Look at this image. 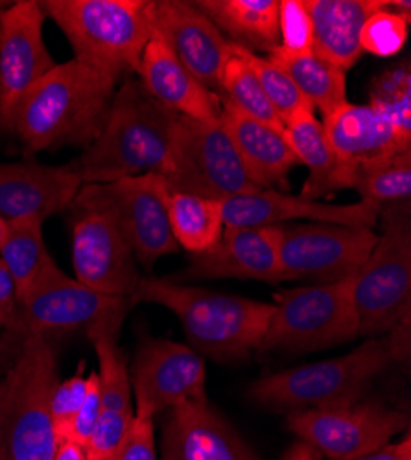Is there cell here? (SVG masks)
Masks as SVG:
<instances>
[{"label": "cell", "instance_id": "obj_13", "mask_svg": "<svg viewBox=\"0 0 411 460\" xmlns=\"http://www.w3.org/2000/svg\"><path fill=\"white\" fill-rule=\"evenodd\" d=\"M131 298L98 293L65 275L56 261L19 300L17 335H59L89 330L94 323L130 312Z\"/></svg>", "mask_w": 411, "mask_h": 460}, {"label": "cell", "instance_id": "obj_39", "mask_svg": "<svg viewBox=\"0 0 411 460\" xmlns=\"http://www.w3.org/2000/svg\"><path fill=\"white\" fill-rule=\"evenodd\" d=\"M113 460H157L154 420L133 416L131 426Z\"/></svg>", "mask_w": 411, "mask_h": 460}, {"label": "cell", "instance_id": "obj_1", "mask_svg": "<svg viewBox=\"0 0 411 460\" xmlns=\"http://www.w3.org/2000/svg\"><path fill=\"white\" fill-rule=\"evenodd\" d=\"M119 82L76 59L56 65L19 102L12 129L28 151L91 146L102 133Z\"/></svg>", "mask_w": 411, "mask_h": 460}, {"label": "cell", "instance_id": "obj_23", "mask_svg": "<svg viewBox=\"0 0 411 460\" xmlns=\"http://www.w3.org/2000/svg\"><path fill=\"white\" fill-rule=\"evenodd\" d=\"M137 75L144 91L177 117L219 119L221 98L200 84L159 37H152L146 45Z\"/></svg>", "mask_w": 411, "mask_h": 460}, {"label": "cell", "instance_id": "obj_6", "mask_svg": "<svg viewBox=\"0 0 411 460\" xmlns=\"http://www.w3.org/2000/svg\"><path fill=\"white\" fill-rule=\"evenodd\" d=\"M58 383V363L47 339L24 337L0 379V460L54 458L58 438L50 400Z\"/></svg>", "mask_w": 411, "mask_h": 460}, {"label": "cell", "instance_id": "obj_37", "mask_svg": "<svg viewBox=\"0 0 411 460\" xmlns=\"http://www.w3.org/2000/svg\"><path fill=\"white\" fill-rule=\"evenodd\" d=\"M84 374V363L80 365V370L70 376L65 381H59L50 400V418L52 428L56 433L58 442L59 440H72V429L74 421L82 409L85 391H87V376Z\"/></svg>", "mask_w": 411, "mask_h": 460}, {"label": "cell", "instance_id": "obj_35", "mask_svg": "<svg viewBox=\"0 0 411 460\" xmlns=\"http://www.w3.org/2000/svg\"><path fill=\"white\" fill-rule=\"evenodd\" d=\"M411 21V3L386 0L384 6L372 13L360 35V45L363 54L379 58H389L398 54L406 41Z\"/></svg>", "mask_w": 411, "mask_h": 460}, {"label": "cell", "instance_id": "obj_21", "mask_svg": "<svg viewBox=\"0 0 411 460\" xmlns=\"http://www.w3.org/2000/svg\"><path fill=\"white\" fill-rule=\"evenodd\" d=\"M84 182L67 166L37 163L0 164V216L17 219L49 217L70 210Z\"/></svg>", "mask_w": 411, "mask_h": 460}, {"label": "cell", "instance_id": "obj_20", "mask_svg": "<svg viewBox=\"0 0 411 460\" xmlns=\"http://www.w3.org/2000/svg\"><path fill=\"white\" fill-rule=\"evenodd\" d=\"M379 207L365 201L330 205L266 188L223 201L226 226H277L307 219L372 230L379 225Z\"/></svg>", "mask_w": 411, "mask_h": 460}, {"label": "cell", "instance_id": "obj_33", "mask_svg": "<svg viewBox=\"0 0 411 460\" xmlns=\"http://www.w3.org/2000/svg\"><path fill=\"white\" fill-rule=\"evenodd\" d=\"M351 188L360 201L379 208L409 201L411 196V151H402L380 163L358 168L353 173Z\"/></svg>", "mask_w": 411, "mask_h": 460}, {"label": "cell", "instance_id": "obj_14", "mask_svg": "<svg viewBox=\"0 0 411 460\" xmlns=\"http://www.w3.org/2000/svg\"><path fill=\"white\" fill-rule=\"evenodd\" d=\"M135 416L154 420L184 402L207 398V368L203 358L189 344L170 339H147L140 344L131 372Z\"/></svg>", "mask_w": 411, "mask_h": 460}, {"label": "cell", "instance_id": "obj_17", "mask_svg": "<svg viewBox=\"0 0 411 460\" xmlns=\"http://www.w3.org/2000/svg\"><path fill=\"white\" fill-rule=\"evenodd\" d=\"M72 212V267L76 280L103 295L131 298L142 277L117 225L96 212Z\"/></svg>", "mask_w": 411, "mask_h": 460}, {"label": "cell", "instance_id": "obj_11", "mask_svg": "<svg viewBox=\"0 0 411 460\" xmlns=\"http://www.w3.org/2000/svg\"><path fill=\"white\" fill-rule=\"evenodd\" d=\"M407 414L380 403H342L288 412L286 428L330 460H349L377 451L407 431Z\"/></svg>", "mask_w": 411, "mask_h": 460}, {"label": "cell", "instance_id": "obj_8", "mask_svg": "<svg viewBox=\"0 0 411 460\" xmlns=\"http://www.w3.org/2000/svg\"><path fill=\"white\" fill-rule=\"evenodd\" d=\"M161 175L170 194L179 191L216 201L263 190L249 177L228 128L219 119L177 117Z\"/></svg>", "mask_w": 411, "mask_h": 460}, {"label": "cell", "instance_id": "obj_9", "mask_svg": "<svg viewBox=\"0 0 411 460\" xmlns=\"http://www.w3.org/2000/svg\"><path fill=\"white\" fill-rule=\"evenodd\" d=\"M354 275L275 293V314L258 352H314L360 337Z\"/></svg>", "mask_w": 411, "mask_h": 460}, {"label": "cell", "instance_id": "obj_25", "mask_svg": "<svg viewBox=\"0 0 411 460\" xmlns=\"http://www.w3.org/2000/svg\"><path fill=\"white\" fill-rule=\"evenodd\" d=\"M219 120L228 128L255 184L266 190H288V175L299 161L284 135L223 102Z\"/></svg>", "mask_w": 411, "mask_h": 460}, {"label": "cell", "instance_id": "obj_12", "mask_svg": "<svg viewBox=\"0 0 411 460\" xmlns=\"http://www.w3.org/2000/svg\"><path fill=\"white\" fill-rule=\"evenodd\" d=\"M379 234L371 228L297 221L281 225V263L284 279L338 282L358 273Z\"/></svg>", "mask_w": 411, "mask_h": 460}, {"label": "cell", "instance_id": "obj_22", "mask_svg": "<svg viewBox=\"0 0 411 460\" xmlns=\"http://www.w3.org/2000/svg\"><path fill=\"white\" fill-rule=\"evenodd\" d=\"M163 460H258L209 400L184 402L168 411Z\"/></svg>", "mask_w": 411, "mask_h": 460}, {"label": "cell", "instance_id": "obj_31", "mask_svg": "<svg viewBox=\"0 0 411 460\" xmlns=\"http://www.w3.org/2000/svg\"><path fill=\"white\" fill-rule=\"evenodd\" d=\"M0 261L10 271L17 300H21L54 263L45 243L43 223L30 217L10 221L6 238L0 245Z\"/></svg>", "mask_w": 411, "mask_h": 460}, {"label": "cell", "instance_id": "obj_10", "mask_svg": "<svg viewBox=\"0 0 411 460\" xmlns=\"http://www.w3.org/2000/svg\"><path fill=\"white\" fill-rule=\"evenodd\" d=\"M170 190L161 173L84 184L70 210L96 212L117 225L137 261L152 267L159 258L177 252L168 223Z\"/></svg>", "mask_w": 411, "mask_h": 460}, {"label": "cell", "instance_id": "obj_7", "mask_svg": "<svg viewBox=\"0 0 411 460\" xmlns=\"http://www.w3.org/2000/svg\"><path fill=\"white\" fill-rule=\"evenodd\" d=\"M382 234L354 275L360 335L379 337L411 319V212L409 201L382 207Z\"/></svg>", "mask_w": 411, "mask_h": 460}, {"label": "cell", "instance_id": "obj_2", "mask_svg": "<svg viewBox=\"0 0 411 460\" xmlns=\"http://www.w3.org/2000/svg\"><path fill=\"white\" fill-rule=\"evenodd\" d=\"M131 300L170 310L183 324L191 349L216 361H240L256 352L275 314L268 302L154 277L140 279Z\"/></svg>", "mask_w": 411, "mask_h": 460}, {"label": "cell", "instance_id": "obj_5", "mask_svg": "<svg viewBox=\"0 0 411 460\" xmlns=\"http://www.w3.org/2000/svg\"><path fill=\"white\" fill-rule=\"evenodd\" d=\"M74 59L121 82L137 74L152 40V0H43Z\"/></svg>", "mask_w": 411, "mask_h": 460}, {"label": "cell", "instance_id": "obj_45", "mask_svg": "<svg viewBox=\"0 0 411 460\" xmlns=\"http://www.w3.org/2000/svg\"><path fill=\"white\" fill-rule=\"evenodd\" d=\"M6 233H8V221L0 216V245H3V242L6 238Z\"/></svg>", "mask_w": 411, "mask_h": 460}, {"label": "cell", "instance_id": "obj_16", "mask_svg": "<svg viewBox=\"0 0 411 460\" xmlns=\"http://www.w3.org/2000/svg\"><path fill=\"white\" fill-rule=\"evenodd\" d=\"M126 314L109 315L87 330L100 363V372L96 374L102 398L100 420L85 446L89 460H113L135 416L128 361L119 347V333Z\"/></svg>", "mask_w": 411, "mask_h": 460}, {"label": "cell", "instance_id": "obj_3", "mask_svg": "<svg viewBox=\"0 0 411 460\" xmlns=\"http://www.w3.org/2000/svg\"><path fill=\"white\" fill-rule=\"evenodd\" d=\"M177 114L157 103L138 80L126 78L115 93L96 140L67 164L84 184L161 173Z\"/></svg>", "mask_w": 411, "mask_h": 460}, {"label": "cell", "instance_id": "obj_34", "mask_svg": "<svg viewBox=\"0 0 411 460\" xmlns=\"http://www.w3.org/2000/svg\"><path fill=\"white\" fill-rule=\"evenodd\" d=\"M369 105L391 122L402 142L411 144V68L409 63L393 66L371 84Z\"/></svg>", "mask_w": 411, "mask_h": 460}, {"label": "cell", "instance_id": "obj_36", "mask_svg": "<svg viewBox=\"0 0 411 460\" xmlns=\"http://www.w3.org/2000/svg\"><path fill=\"white\" fill-rule=\"evenodd\" d=\"M240 52L253 68V72L256 74L260 87H263L264 94L268 96L282 124H286L291 117H295V114L312 109V105L307 102L301 91H299L295 84L290 80V75L270 58L247 52L244 49H240Z\"/></svg>", "mask_w": 411, "mask_h": 460}, {"label": "cell", "instance_id": "obj_28", "mask_svg": "<svg viewBox=\"0 0 411 460\" xmlns=\"http://www.w3.org/2000/svg\"><path fill=\"white\" fill-rule=\"evenodd\" d=\"M194 4L235 47L272 54L281 45L279 0H196Z\"/></svg>", "mask_w": 411, "mask_h": 460}, {"label": "cell", "instance_id": "obj_18", "mask_svg": "<svg viewBox=\"0 0 411 460\" xmlns=\"http://www.w3.org/2000/svg\"><path fill=\"white\" fill-rule=\"evenodd\" d=\"M281 225L226 226L210 251L192 254L186 270L174 282L216 279H246L270 284L286 282L281 254Z\"/></svg>", "mask_w": 411, "mask_h": 460}, {"label": "cell", "instance_id": "obj_15", "mask_svg": "<svg viewBox=\"0 0 411 460\" xmlns=\"http://www.w3.org/2000/svg\"><path fill=\"white\" fill-rule=\"evenodd\" d=\"M45 21L37 0L0 4V133H10L19 102L58 65L45 43Z\"/></svg>", "mask_w": 411, "mask_h": 460}, {"label": "cell", "instance_id": "obj_46", "mask_svg": "<svg viewBox=\"0 0 411 460\" xmlns=\"http://www.w3.org/2000/svg\"><path fill=\"white\" fill-rule=\"evenodd\" d=\"M87 460H89V458H87Z\"/></svg>", "mask_w": 411, "mask_h": 460}, {"label": "cell", "instance_id": "obj_42", "mask_svg": "<svg viewBox=\"0 0 411 460\" xmlns=\"http://www.w3.org/2000/svg\"><path fill=\"white\" fill-rule=\"evenodd\" d=\"M349 460H411V437L406 433L404 438L397 444H388L377 451Z\"/></svg>", "mask_w": 411, "mask_h": 460}, {"label": "cell", "instance_id": "obj_19", "mask_svg": "<svg viewBox=\"0 0 411 460\" xmlns=\"http://www.w3.org/2000/svg\"><path fill=\"white\" fill-rule=\"evenodd\" d=\"M152 37H159L200 84L218 94L231 43L194 3L152 0Z\"/></svg>", "mask_w": 411, "mask_h": 460}, {"label": "cell", "instance_id": "obj_44", "mask_svg": "<svg viewBox=\"0 0 411 460\" xmlns=\"http://www.w3.org/2000/svg\"><path fill=\"white\" fill-rule=\"evenodd\" d=\"M282 460H317V453L305 442H295L282 456Z\"/></svg>", "mask_w": 411, "mask_h": 460}, {"label": "cell", "instance_id": "obj_27", "mask_svg": "<svg viewBox=\"0 0 411 460\" xmlns=\"http://www.w3.org/2000/svg\"><path fill=\"white\" fill-rule=\"evenodd\" d=\"M284 138L288 140L299 164L308 168L301 198L319 201L335 191L351 188L353 170L335 155L316 111H303L284 124Z\"/></svg>", "mask_w": 411, "mask_h": 460}, {"label": "cell", "instance_id": "obj_38", "mask_svg": "<svg viewBox=\"0 0 411 460\" xmlns=\"http://www.w3.org/2000/svg\"><path fill=\"white\" fill-rule=\"evenodd\" d=\"M279 49L290 54L314 50V26L305 0H279Z\"/></svg>", "mask_w": 411, "mask_h": 460}, {"label": "cell", "instance_id": "obj_26", "mask_svg": "<svg viewBox=\"0 0 411 460\" xmlns=\"http://www.w3.org/2000/svg\"><path fill=\"white\" fill-rule=\"evenodd\" d=\"M386 0H305L314 26V52L342 70L363 56L360 35L365 21Z\"/></svg>", "mask_w": 411, "mask_h": 460}, {"label": "cell", "instance_id": "obj_32", "mask_svg": "<svg viewBox=\"0 0 411 460\" xmlns=\"http://www.w3.org/2000/svg\"><path fill=\"white\" fill-rule=\"evenodd\" d=\"M218 94H223V103L235 107L246 117L284 135L282 120L279 119L263 87H260L256 74L242 56L240 49L235 45H231V56L219 72Z\"/></svg>", "mask_w": 411, "mask_h": 460}, {"label": "cell", "instance_id": "obj_41", "mask_svg": "<svg viewBox=\"0 0 411 460\" xmlns=\"http://www.w3.org/2000/svg\"><path fill=\"white\" fill-rule=\"evenodd\" d=\"M19 323V300L15 282L6 270V265L0 261V326L17 332Z\"/></svg>", "mask_w": 411, "mask_h": 460}, {"label": "cell", "instance_id": "obj_43", "mask_svg": "<svg viewBox=\"0 0 411 460\" xmlns=\"http://www.w3.org/2000/svg\"><path fill=\"white\" fill-rule=\"evenodd\" d=\"M52 460H87L85 447L74 440H59Z\"/></svg>", "mask_w": 411, "mask_h": 460}, {"label": "cell", "instance_id": "obj_40", "mask_svg": "<svg viewBox=\"0 0 411 460\" xmlns=\"http://www.w3.org/2000/svg\"><path fill=\"white\" fill-rule=\"evenodd\" d=\"M100 412H102V398H100L98 374L91 372L87 376V391H85L82 409L76 416V421H74V429H72L74 442H78L84 447L87 446L100 420Z\"/></svg>", "mask_w": 411, "mask_h": 460}, {"label": "cell", "instance_id": "obj_29", "mask_svg": "<svg viewBox=\"0 0 411 460\" xmlns=\"http://www.w3.org/2000/svg\"><path fill=\"white\" fill-rule=\"evenodd\" d=\"M266 58H270L290 75L295 87L301 91L314 111L321 112L323 119L349 102L345 70L334 66L314 50L305 54H290L275 49Z\"/></svg>", "mask_w": 411, "mask_h": 460}, {"label": "cell", "instance_id": "obj_30", "mask_svg": "<svg viewBox=\"0 0 411 460\" xmlns=\"http://www.w3.org/2000/svg\"><path fill=\"white\" fill-rule=\"evenodd\" d=\"M168 223L179 247L191 254L210 251L226 228L223 201L174 191L168 198Z\"/></svg>", "mask_w": 411, "mask_h": 460}, {"label": "cell", "instance_id": "obj_4", "mask_svg": "<svg viewBox=\"0 0 411 460\" xmlns=\"http://www.w3.org/2000/svg\"><path fill=\"white\" fill-rule=\"evenodd\" d=\"M409 356V323L369 337L353 352L268 374L249 387V398L272 411L297 412L358 402L369 383Z\"/></svg>", "mask_w": 411, "mask_h": 460}, {"label": "cell", "instance_id": "obj_24", "mask_svg": "<svg viewBox=\"0 0 411 460\" xmlns=\"http://www.w3.org/2000/svg\"><path fill=\"white\" fill-rule=\"evenodd\" d=\"M332 149L351 170L380 163L397 153L411 151V144L393 129L380 111L365 105L345 103L321 120Z\"/></svg>", "mask_w": 411, "mask_h": 460}]
</instances>
